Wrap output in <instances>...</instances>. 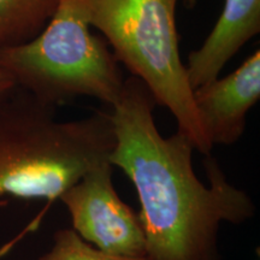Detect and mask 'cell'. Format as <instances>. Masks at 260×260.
Instances as JSON below:
<instances>
[{
    "label": "cell",
    "instance_id": "cell-8",
    "mask_svg": "<svg viewBox=\"0 0 260 260\" xmlns=\"http://www.w3.org/2000/svg\"><path fill=\"white\" fill-rule=\"evenodd\" d=\"M58 5L59 0H0V51L40 34Z\"/></svg>",
    "mask_w": 260,
    "mask_h": 260
},
{
    "label": "cell",
    "instance_id": "cell-2",
    "mask_svg": "<svg viewBox=\"0 0 260 260\" xmlns=\"http://www.w3.org/2000/svg\"><path fill=\"white\" fill-rule=\"evenodd\" d=\"M15 93L0 104V200L53 203L109 161L116 145L110 112L59 121L54 107Z\"/></svg>",
    "mask_w": 260,
    "mask_h": 260
},
{
    "label": "cell",
    "instance_id": "cell-5",
    "mask_svg": "<svg viewBox=\"0 0 260 260\" xmlns=\"http://www.w3.org/2000/svg\"><path fill=\"white\" fill-rule=\"evenodd\" d=\"M110 161L87 172L59 198L81 239L113 255L144 258L145 234L139 213L117 194Z\"/></svg>",
    "mask_w": 260,
    "mask_h": 260
},
{
    "label": "cell",
    "instance_id": "cell-9",
    "mask_svg": "<svg viewBox=\"0 0 260 260\" xmlns=\"http://www.w3.org/2000/svg\"><path fill=\"white\" fill-rule=\"evenodd\" d=\"M38 260H148L144 258L113 255L89 245L74 229H59L53 235L50 251Z\"/></svg>",
    "mask_w": 260,
    "mask_h": 260
},
{
    "label": "cell",
    "instance_id": "cell-1",
    "mask_svg": "<svg viewBox=\"0 0 260 260\" xmlns=\"http://www.w3.org/2000/svg\"><path fill=\"white\" fill-rule=\"evenodd\" d=\"M155 106L144 82L130 76L110 112L116 145L109 161L135 187L146 258L220 260V224L247 222L255 205L211 155L204 160L210 181L205 186L193 169V144L180 132L164 138L155 125Z\"/></svg>",
    "mask_w": 260,
    "mask_h": 260
},
{
    "label": "cell",
    "instance_id": "cell-7",
    "mask_svg": "<svg viewBox=\"0 0 260 260\" xmlns=\"http://www.w3.org/2000/svg\"><path fill=\"white\" fill-rule=\"evenodd\" d=\"M259 32L260 0H225L213 29L188 58L193 90L219 77L225 64Z\"/></svg>",
    "mask_w": 260,
    "mask_h": 260
},
{
    "label": "cell",
    "instance_id": "cell-3",
    "mask_svg": "<svg viewBox=\"0 0 260 260\" xmlns=\"http://www.w3.org/2000/svg\"><path fill=\"white\" fill-rule=\"evenodd\" d=\"M89 27L112 46L118 63L144 82L157 105L167 107L195 151L210 155L212 146L198 115L182 61L176 28L178 0H73Z\"/></svg>",
    "mask_w": 260,
    "mask_h": 260
},
{
    "label": "cell",
    "instance_id": "cell-6",
    "mask_svg": "<svg viewBox=\"0 0 260 260\" xmlns=\"http://www.w3.org/2000/svg\"><path fill=\"white\" fill-rule=\"evenodd\" d=\"M193 99L211 146H229L243 135L249 110L260 99V51L233 73L198 87Z\"/></svg>",
    "mask_w": 260,
    "mask_h": 260
},
{
    "label": "cell",
    "instance_id": "cell-4",
    "mask_svg": "<svg viewBox=\"0 0 260 260\" xmlns=\"http://www.w3.org/2000/svg\"><path fill=\"white\" fill-rule=\"evenodd\" d=\"M0 70L18 90L54 109L81 96L112 107L125 84L118 60L106 41L92 34L73 0H59L34 39L0 51Z\"/></svg>",
    "mask_w": 260,
    "mask_h": 260
},
{
    "label": "cell",
    "instance_id": "cell-10",
    "mask_svg": "<svg viewBox=\"0 0 260 260\" xmlns=\"http://www.w3.org/2000/svg\"><path fill=\"white\" fill-rule=\"evenodd\" d=\"M17 89L15 87L14 82L9 79L6 75L0 70V104L11 95L15 90Z\"/></svg>",
    "mask_w": 260,
    "mask_h": 260
}]
</instances>
